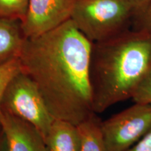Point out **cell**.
Here are the masks:
<instances>
[{
  "mask_svg": "<svg viewBox=\"0 0 151 151\" xmlns=\"http://www.w3.org/2000/svg\"><path fill=\"white\" fill-rule=\"evenodd\" d=\"M22 71L21 64L19 58L14 59L0 66V120L2 116L1 101L3 94L11 79Z\"/></svg>",
  "mask_w": 151,
  "mask_h": 151,
  "instance_id": "12",
  "label": "cell"
},
{
  "mask_svg": "<svg viewBox=\"0 0 151 151\" xmlns=\"http://www.w3.org/2000/svg\"><path fill=\"white\" fill-rule=\"evenodd\" d=\"M45 142L48 151H80L81 135L78 126L55 119Z\"/></svg>",
  "mask_w": 151,
  "mask_h": 151,
  "instance_id": "9",
  "label": "cell"
},
{
  "mask_svg": "<svg viewBox=\"0 0 151 151\" xmlns=\"http://www.w3.org/2000/svg\"><path fill=\"white\" fill-rule=\"evenodd\" d=\"M0 123L5 134V151H48L42 135L32 124L5 113Z\"/></svg>",
  "mask_w": 151,
  "mask_h": 151,
  "instance_id": "7",
  "label": "cell"
},
{
  "mask_svg": "<svg viewBox=\"0 0 151 151\" xmlns=\"http://www.w3.org/2000/svg\"><path fill=\"white\" fill-rule=\"evenodd\" d=\"M128 1L131 4L134 12V18L143 12L151 3V0H128Z\"/></svg>",
  "mask_w": 151,
  "mask_h": 151,
  "instance_id": "16",
  "label": "cell"
},
{
  "mask_svg": "<svg viewBox=\"0 0 151 151\" xmlns=\"http://www.w3.org/2000/svg\"><path fill=\"white\" fill-rule=\"evenodd\" d=\"M106 151H124L151 129V105L135 103L101 122Z\"/></svg>",
  "mask_w": 151,
  "mask_h": 151,
  "instance_id": "5",
  "label": "cell"
},
{
  "mask_svg": "<svg viewBox=\"0 0 151 151\" xmlns=\"http://www.w3.org/2000/svg\"><path fill=\"white\" fill-rule=\"evenodd\" d=\"M6 139L3 127L0 123V151H5Z\"/></svg>",
  "mask_w": 151,
  "mask_h": 151,
  "instance_id": "17",
  "label": "cell"
},
{
  "mask_svg": "<svg viewBox=\"0 0 151 151\" xmlns=\"http://www.w3.org/2000/svg\"><path fill=\"white\" fill-rule=\"evenodd\" d=\"M150 71L151 35L131 28L93 43L90 76L94 113L132 99Z\"/></svg>",
  "mask_w": 151,
  "mask_h": 151,
  "instance_id": "2",
  "label": "cell"
},
{
  "mask_svg": "<svg viewBox=\"0 0 151 151\" xmlns=\"http://www.w3.org/2000/svg\"><path fill=\"white\" fill-rule=\"evenodd\" d=\"M101 122L93 113L77 125L81 135L80 151H106Z\"/></svg>",
  "mask_w": 151,
  "mask_h": 151,
  "instance_id": "10",
  "label": "cell"
},
{
  "mask_svg": "<svg viewBox=\"0 0 151 151\" xmlns=\"http://www.w3.org/2000/svg\"><path fill=\"white\" fill-rule=\"evenodd\" d=\"M1 109L2 113L32 124L44 140L55 120L37 86L22 71L7 86L1 99Z\"/></svg>",
  "mask_w": 151,
  "mask_h": 151,
  "instance_id": "4",
  "label": "cell"
},
{
  "mask_svg": "<svg viewBox=\"0 0 151 151\" xmlns=\"http://www.w3.org/2000/svg\"><path fill=\"white\" fill-rule=\"evenodd\" d=\"M132 29L151 35V3L133 19Z\"/></svg>",
  "mask_w": 151,
  "mask_h": 151,
  "instance_id": "14",
  "label": "cell"
},
{
  "mask_svg": "<svg viewBox=\"0 0 151 151\" xmlns=\"http://www.w3.org/2000/svg\"><path fill=\"white\" fill-rule=\"evenodd\" d=\"M93 42L71 19L26 38L19 56L55 119L76 125L93 114L90 62Z\"/></svg>",
  "mask_w": 151,
  "mask_h": 151,
  "instance_id": "1",
  "label": "cell"
},
{
  "mask_svg": "<svg viewBox=\"0 0 151 151\" xmlns=\"http://www.w3.org/2000/svg\"><path fill=\"white\" fill-rule=\"evenodd\" d=\"M134 16L128 0H78L70 19L89 40L96 43L131 29Z\"/></svg>",
  "mask_w": 151,
  "mask_h": 151,
  "instance_id": "3",
  "label": "cell"
},
{
  "mask_svg": "<svg viewBox=\"0 0 151 151\" xmlns=\"http://www.w3.org/2000/svg\"><path fill=\"white\" fill-rule=\"evenodd\" d=\"M124 151H151V129L135 144Z\"/></svg>",
  "mask_w": 151,
  "mask_h": 151,
  "instance_id": "15",
  "label": "cell"
},
{
  "mask_svg": "<svg viewBox=\"0 0 151 151\" xmlns=\"http://www.w3.org/2000/svg\"><path fill=\"white\" fill-rule=\"evenodd\" d=\"M132 99L135 103L151 105V71L138 86Z\"/></svg>",
  "mask_w": 151,
  "mask_h": 151,
  "instance_id": "13",
  "label": "cell"
},
{
  "mask_svg": "<svg viewBox=\"0 0 151 151\" xmlns=\"http://www.w3.org/2000/svg\"><path fill=\"white\" fill-rule=\"evenodd\" d=\"M78 0H29L27 15L22 22L26 38L37 37L71 18Z\"/></svg>",
  "mask_w": 151,
  "mask_h": 151,
  "instance_id": "6",
  "label": "cell"
},
{
  "mask_svg": "<svg viewBox=\"0 0 151 151\" xmlns=\"http://www.w3.org/2000/svg\"><path fill=\"white\" fill-rule=\"evenodd\" d=\"M25 39L22 21L0 18V66L19 58Z\"/></svg>",
  "mask_w": 151,
  "mask_h": 151,
  "instance_id": "8",
  "label": "cell"
},
{
  "mask_svg": "<svg viewBox=\"0 0 151 151\" xmlns=\"http://www.w3.org/2000/svg\"><path fill=\"white\" fill-rule=\"evenodd\" d=\"M29 0H0V18L23 21L27 15Z\"/></svg>",
  "mask_w": 151,
  "mask_h": 151,
  "instance_id": "11",
  "label": "cell"
}]
</instances>
